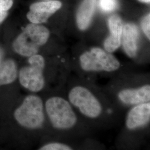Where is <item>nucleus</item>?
Returning a JSON list of instances; mask_svg holds the SVG:
<instances>
[{"instance_id":"1","label":"nucleus","mask_w":150,"mask_h":150,"mask_svg":"<svg viewBox=\"0 0 150 150\" xmlns=\"http://www.w3.org/2000/svg\"><path fill=\"white\" fill-rule=\"evenodd\" d=\"M67 98L72 107L87 119L97 120L105 113V106L102 99L90 87L83 85L72 86Z\"/></svg>"},{"instance_id":"2","label":"nucleus","mask_w":150,"mask_h":150,"mask_svg":"<svg viewBox=\"0 0 150 150\" xmlns=\"http://www.w3.org/2000/svg\"><path fill=\"white\" fill-rule=\"evenodd\" d=\"M45 109L54 129L68 131L74 129L78 123L74 107L64 97L56 96L49 98L45 102Z\"/></svg>"},{"instance_id":"3","label":"nucleus","mask_w":150,"mask_h":150,"mask_svg":"<svg viewBox=\"0 0 150 150\" xmlns=\"http://www.w3.org/2000/svg\"><path fill=\"white\" fill-rule=\"evenodd\" d=\"M50 36V32L46 27L31 23L17 37L13 47L17 54L28 57L38 54L40 48L47 42Z\"/></svg>"},{"instance_id":"4","label":"nucleus","mask_w":150,"mask_h":150,"mask_svg":"<svg viewBox=\"0 0 150 150\" xmlns=\"http://www.w3.org/2000/svg\"><path fill=\"white\" fill-rule=\"evenodd\" d=\"M79 63L86 72H113L121 67V63L112 53L97 47L81 54Z\"/></svg>"},{"instance_id":"5","label":"nucleus","mask_w":150,"mask_h":150,"mask_svg":"<svg viewBox=\"0 0 150 150\" xmlns=\"http://www.w3.org/2000/svg\"><path fill=\"white\" fill-rule=\"evenodd\" d=\"M43 101L40 97L30 95L23 100L14 113L17 122L22 127L36 129L42 127L45 120Z\"/></svg>"},{"instance_id":"6","label":"nucleus","mask_w":150,"mask_h":150,"mask_svg":"<svg viewBox=\"0 0 150 150\" xmlns=\"http://www.w3.org/2000/svg\"><path fill=\"white\" fill-rule=\"evenodd\" d=\"M45 67L46 61L41 54L28 57V65L23 67L19 72V81L22 86L33 92L42 90L45 86Z\"/></svg>"},{"instance_id":"7","label":"nucleus","mask_w":150,"mask_h":150,"mask_svg":"<svg viewBox=\"0 0 150 150\" xmlns=\"http://www.w3.org/2000/svg\"><path fill=\"white\" fill-rule=\"evenodd\" d=\"M62 6L59 1H48L36 2L30 7L27 19L32 23L41 24L46 22L50 16L54 15Z\"/></svg>"},{"instance_id":"8","label":"nucleus","mask_w":150,"mask_h":150,"mask_svg":"<svg viewBox=\"0 0 150 150\" xmlns=\"http://www.w3.org/2000/svg\"><path fill=\"white\" fill-rule=\"evenodd\" d=\"M117 96L121 103L126 106H134L150 102V85L145 84L136 87L125 88L118 91Z\"/></svg>"},{"instance_id":"9","label":"nucleus","mask_w":150,"mask_h":150,"mask_svg":"<svg viewBox=\"0 0 150 150\" xmlns=\"http://www.w3.org/2000/svg\"><path fill=\"white\" fill-rule=\"evenodd\" d=\"M150 102L133 106L127 113L125 125L129 130H134L147 125L150 122Z\"/></svg>"},{"instance_id":"10","label":"nucleus","mask_w":150,"mask_h":150,"mask_svg":"<svg viewBox=\"0 0 150 150\" xmlns=\"http://www.w3.org/2000/svg\"><path fill=\"white\" fill-rule=\"evenodd\" d=\"M110 35L103 43L104 50L108 52L112 53L121 45V36L123 23L121 18L117 15H113L108 20Z\"/></svg>"},{"instance_id":"11","label":"nucleus","mask_w":150,"mask_h":150,"mask_svg":"<svg viewBox=\"0 0 150 150\" xmlns=\"http://www.w3.org/2000/svg\"><path fill=\"white\" fill-rule=\"evenodd\" d=\"M139 29L132 23L123 24L121 43L126 54L130 58H134L139 51Z\"/></svg>"},{"instance_id":"12","label":"nucleus","mask_w":150,"mask_h":150,"mask_svg":"<svg viewBox=\"0 0 150 150\" xmlns=\"http://www.w3.org/2000/svg\"><path fill=\"white\" fill-rule=\"evenodd\" d=\"M96 0H83L76 14V23L81 31L87 30L91 24L96 10Z\"/></svg>"},{"instance_id":"13","label":"nucleus","mask_w":150,"mask_h":150,"mask_svg":"<svg viewBox=\"0 0 150 150\" xmlns=\"http://www.w3.org/2000/svg\"><path fill=\"white\" fill-rule=\"evenodd\" d=\"M17 69L15 62L11 59L0 63V86L10 84L16 80Z\"/></svg>"},{"instance_id":"14","label":"nucleus","mask_w":150,"mask_h":150,"mask_svg":"<svg viewBox=\"0 0 150 150\" xmlns=\"http://www.w3.org/2000/svg\"><path fill=\"white\" fill-rule=\"evenodd\" d=\"M98 5L102 11L110 12L116 10L118 1L117 0H98Z\"/></svg>"},{"instance_id":"15","label":"nucleus","mask_w":150,"mask_h":150,"mask_svg":"<svg viewBox=\"0 0 150 150\" xmlns=\"http://www.w3.org/2000/svg\"><path fill=\"white\" fill-rule=\"evenodd\" d=\"M40 150H72L73 148L69 145L60 142H52L43 145L39 149Z\"/></svg>"},{"instance_id":"16","label":"nucleus","mask_w":150,"mask_h":150,"mask_svg":"<svg viewBox=\"0 0 150 150\" xmlns=\"http://www.w3.org/2000/svg\"><path fill=\"white\" fill-rule=\"evenodd\" d=\"M150 15L147 14L142 19L141 26L142 31L145 33L146 36L150 40Z\"/></svg>"},{"instance_id":"17","label":"nucleus","mask_w":150,"mask_h":150,"mask_svg":"<svg viewBox=\"0 0 150 150\" xmlns=\"http://www.w3.org/2000/svg\"><path fill=\"white\" fill-rule=\"evenodd\" d=\"M13 0H0V11H8L13 5Z\"/></svg>"},{"instance_id":"18","label":"nucleus","mask_w":150,"mask_h":150,"mask_svg":"<svg viewBox=\"0 0 150 150\" xmlns=\"http://www.w3.org/2000/svg\"><path fill=\"white\" fill-rule=\"evenodd\" d=\"M8 15V12L7 11H0V24L4 21Z\"/></svg>"},{"instance_id":"19","label":"nucleus","mask_w":150,"mask_h":150,"mask_svg":"<svg viewBox=\"0 0 150 150\" xmlns=\"http://www.w3.org/2000/svg\"><path fill=\"white\" fill-rule=\"evenodd\" d=\"M2 56H3V52H2V51L0 49V63H1V62L2 61Z\"/></svg>"},{"instance_id":"20","label":"nucleus","mask_w":150,"mask_h":150,"mask_svg":"<svg viewBox=\"0 0 150 150\" xmlns=\"http://www.w3.org/2000/svg\"><path fill=\"white\" fill-rule=\"evenodd\" d=\"M139 2H145V3H150V0H138Z\"/></svg>"}]
</instances>
